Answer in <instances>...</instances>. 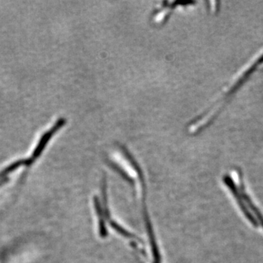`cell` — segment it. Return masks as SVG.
Returning a JSON list of instances; mask_svg holds the SVG:
<instances>
[{
	"instance_id": "6da1fadb",
	"label": "cell",
	"mask_w": 263,
	"mask_h": 263,
	"mask_svg": "<svg viewBox=\"0 0 263 263\" xmlns=\"http://www.w3.org/2000/svg\"><path fill=\"white\" fill-rule=\"evenodd\" d=\"M175 8V5H167L164 6L162 5L160 8L156 10L154 14L152 15V22L155 24L163 23L166 19L168 18L170 15L172 13V10Z\"/></svg>"
},
{
	"instance_id": "7a4b0ae2",
	"label": "cell",
	"mask_w": 263,
	"mask_h": 263,
	"mask_svg": "<svg viewBox=\"0 0 263 263\" xmlns=\"http://www.w3.org/2000/svg\"><path fill=\"white\" fill-rule=\"evenodd\" d=\"M112 226L114 227V229H116L117 230L119 233H122V235H125V236L127 237H130L131 235L129 234V233H127V232H126L125 230H123V228H121L119 226H117V224H115V223H112Z\"/></svg>"
}]
</instances>
